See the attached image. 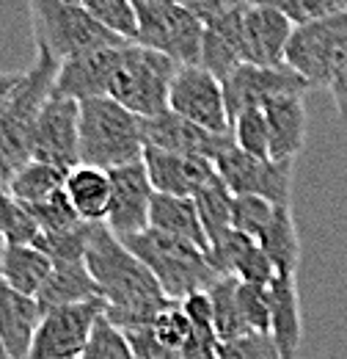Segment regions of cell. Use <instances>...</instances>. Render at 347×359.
I'll use <instances>...</instances> for the list:
<instances>
[{
	"label": "cell",
	"instance_id": "6da1fadb",
	"mask_svg": "<svg viewBox=\"0 0 347 359\" xmlns=\"http://www.w3.org/2000/svg\"><path fill=\"white\" fill-rule=\"evenodd\" d=\"M86 269L97 282L99 299L108 304L105 320L119 332L152 326L171 304L149 269L105 224H91L88 229Z\"/></svg>",
	"mask_w": 347,
	"mask_h": 359
},
{
	"label": "cell",
	"instance_id": "7a4b0ae2",
	"mask_svg": "<svg viewBox=\"0 0 347 359\" xmlns=\"http://www.w3.org/2000/svg\"><path fill=\"white\" fill-rule=\"evenodd\" d=\"M61 64L36 50V61L22 72L20 86L14 89L6 111L0 114V180L8 182L28 161H31V130L42 114L44 102L55 91Z\"/></svg>",
	"mask_w": 347,
	"mask_h": 359
},
{
	"label": "cell",
	"instance_id": "3957f363",
	"mask_svg": "<svg viewBox=\"0 0 347 359\" xmlns=\"http://www.w3.org/2000/svg\"><path fill=\"white\" fill-rule=\"evenodd\" d=\"M143 119L111 97L80 102V163L102 172L138 163L143 158Z\"/></svg>",
	"mask_w": 347,
	"mask_h": 359
},
{
	"label": "cell",
	"instance_id": "277c9868",
	"mask_svg": "<svg viewBox=\"0 0 347 359\" xmlns=\"http://www.w3.org/2000/svg\"><path fill=\"white\" fill-rule=\"evenodd\" d=\"M125 246L149 269L169 302H185L193 293H204L220 279L204 249L169 238L157 229L125 238Z\"/></svg>",
	"mask_w": 347,
	"mask_h": 359
},
{
	"label": "cell",
	"instance_id": "5b68a950",
	"mask_svg": "<svg viewBox=\"0 0 347 359\" xmlns=\"http://www.w3.org/2000/svg\"><path fill=\"white\" fill-rule=\"evenodd\" d=\"M36 50L50 53L58 64L97 47H122L127 42L108 34L88 8L72 0H34L28 6Z\"/></svg>",
	"mask_w": 347,
	"mask_h": 359
},
{
	"label": "cell",
	"instance_id": "8992f818",
	"mask_svg": "<svg viewBox=\"0 0 347 359\" xmlns=\"http://www.w3.org/2000/svg\"><path fill=\"white\" fill-rule=\"evenodd\" d=\"M176 69L179 64H174L169 55L141 45H127L122 50L108 97L143 122L157 119L169 111V91Z\"/></svg>",
	"mask_w": 347,
	"mask_h": 359
},
{
	"label": "cell",
	"instance_id": "52a82bcc",
	"mask_svg": "<svg viewBox=\"0 0 347 359\" xmlns=\"http://www.w3.org/2000/svg\"><path fill=\"white\" fill-rule=\"evenodd\" d=\"M138 39L135 45L169 55L179 67H199L204 25L174 0H135Z\"/></svg>",
	"mask_w": 347,
	"mask_h": 359
},
{
	"label": "cell",
	"instance_id": "ba28073f",
	"mask_svg": "<svg viewBox=\"0 0 347 359\" xmlns=\"http://www.w3.org/2000/svg\"><path fill=\"white\" fill-rule=\"evenodd\" d=\"M347 64V8L292 31L287 45V67L298 72L306 83L331 86L337 72Z\"/></svg>",
	"mask_w": 347,
	"mask_h": 359
},
{
	"label": "cell",
	"instance_id": "9c48e42d",
	"mask_svg": "<svg viewBox=\"0 0 347 359\" xmlns=\"http://www.w3.org/2000/svg\"><path fill=\"white\" fill-rule=\"evenodd\" d=\"M31 161L61 172L80 166V102L52 91L31 130Z\"/></svg>",
	"mask_w": 347,
	"mask_h": 359
},
{
	"label": "cell",
	"instance_id": "30bf717a",
	"mask_svg": "<svg viewBox=\"0 0 347 359\" xmlns=\"http://www.w3.org/2000/svg\"><path fill=\"white\" fill-rule=\"evenodd\" d=\"M292 166L260 161L237 147H229L215 161L218 177L234 196H260L276 208H292Z\"/></svg>",
	"mask_w": 347,
	"mask_h": 359
},
{
	"label": "cell",
	"instance_id": "8fae6325",
	"mask_svg": "<svg viewBox=\"0 0 347 359\" xmlns=\"http://www.w3.org/2000/svg\"><path fill=\"white\" fill-rule=\"evenodd\" d=\"M105 310L108 304L102 299H91L83 304L44 313L28 359H83L91 332Z\"/></svg>",
	"mask_w": 347,
	"mask_h": 359
},
{
	"label": "cell",
	"instance_id": "7c38bea8",
	"mask_svg": "<svg viewBox=\"0 0 347 359\" xmlns=\"http://www.w3.org/2000/svg\"><path fill=\"white\" fill-rule=\"evenodd\" d=\"M229 122H234L246 111H260L264 105L281 100V97H304L311 89L298 72L284 67H257V64H240L223 83Z\"/></svg>",
	"mask_w": 347,
	"mask_h": 359
},
{
	"label": "cell",
	"instance_id": "4fadbf2b",
	"mask_svg": "<svg viewBox=\"0 0 347 359\" xmlns=\"http://www.w3.org/2000/svg\"><path fill=\"white\" fill-rule=\"evenodd\" d=\"M169 111L210 133H232L223 86L201 67L176 69L169 91Z\"/></svg>",
	"mask_w": 347,
	"mask_h": 359
},
{
	"label": "cell",
	"instance_id": "5bb4252c",
	"mask_svg": "<svg viewBox=\"0 0 347 359\" xmlns=\"http://www.w3.org/2000/svg\"><path fill=\"white\" fill-rule=\"evenodd\" d=\"M108 177H111V210H108L105 226L119 241L146 232L155 188L149 182L143 158L138 163L108 172Z\"/></svg>",
	"mask_w": 347,
	"mask_h": 359
},
{
	"label": "cell",
	"instance_id": "9a60e30c",
	"mask_svg": "<svg viewBox=\"0 0 347 359\" xmlns=\"http://www.w3.org/2000/svg\"><path fill=\"white\" fill-rule=\"evenodd\" d=\"M143 141L152 149L185 155V158H204L210 163H215L229 147H234L232 133H210L171 111L143 122Z\"/></svg>",
	"mask_w": 347,
	"mask_h": 359
},
{
	"label": "cell",
	"instance_id": "2e32d148",
	"mask_svg": "<svg viewBox=\"0 0 347 359\" xmlns=\"http://www.w3.org/2000/svg\"><path fill=\"white\" fill-rule=\"evenodd\" d=\"M122 47H97L80 55H72L61 61L58 78H55V94L75 100V102H88L108 97L113 72L122 61Z\"/></svg>",
	"mask_w": 347,
	"mask_h": 359
},
{
	"label": "cell",
	"instance_id": "e0dca14e",
	"mask_svg": "<svg viewBox=\"0 0 347 359\" xmlns=\"http://www.w3.org/2000/svg\"><path fill=\"white\" fill-rule=\"evenodd\" d=\"M292 31H295L292 22L273 3H248L243 14L246 64L284 67Z\"/></svg>",
	"mask_w": 347,
	"mask_h": 359
},
{
	"label": "cell",
	"instance_id": "ac0fdd59",
	"mask_svg": "<svg viewBox=\"0 0 347 359\" xmlns=\"http://www.w3.org/2000/svg\"><path fill=\"white\" fill-rule=\"evenodd\" d=\"M207 257L213 263V269L220 276H232L243 285H257V287H270L273 279L278 276L270 257L262 252L257 241L246 238L237 229H229L226 235H220L215 241H210Z\"/></svg>",
	"mask_w": 347,
	"mask_h": 359
},
{
	"label": "cell",
	"instance_id": "d6986e66",
	"mask_svg": "<svg viewBox=\"0 0 347 359\" xmlns=\"http://www.w3.org/2000/svg\"><path fill=\"white\" fill-rule=\"evenodd\" d=\"M143 166H146L155 194L182 196V199H193L218 175L215 163L204 158L171 155V152H160L152 147L143 149Z\"/></svg>",
	"mask_w": 347,
	"mask_h": 359
},
{
	"label": "cell",
	"instance_id": "ffe728a7",
	"mask_svg": "<svg viewBox=\"0 0 347 359\" xmlns=\"http://www.w3.org/2000/svg\"><path fill=\"white\" fill-rule=\"evenodd\" d=\"M248 3H234L226 14H220L215 22L204 28L201 42V61L199 67L207 69L220 83L246 64V42H243V14Z\"/></svg>",
	"mask_w": 347,
	"mask_h": 359
},
{
	"label": "cell",
	"instance_id": "44dd1931",
	"mask_svg": "<svg viewBox=\"0 0 347 359\" xmlns=\"http://www.w3.org/2000/svg\"><path fill=\"white\" fill-rule=\"evenodd\" d=\"M270 299V337L281 359H298L304 323H301V296L295 276H276L267 287Z\"/></svg>",
	"mask_w": 347,
	"mask_h": 359
},
{
	"label": "cell",
	"instance_id": "7402d4cb",
	"mask_svg": "<svg viewBox=\"0 0 347 359\" xmlns=\"http://www.w3.org/2000/svg\"><path fill=\"white\" fill-rule=\"evenodd\" d=\"M270 133V161L295 163L306 144L304 97H281L262 108Z\"/></svg>",
	"mask_w": 347,
	"mask_h": 359
},
{
	"label": "cell",
	"instance_id": "603a6c76",
	"mask_svg": "<svg viewBox=\"0 0 347 359\" xmlns=\"http://www.w3.org/2000/svg\"><path fill=\"white\" fill-rule=\"evenodd\" d=\"M42 307L36 299L20 296L0 282V343L14 359H28L34 334L42 323Z\"/></svg>",
	"mask_w": 347,
	"mask_h": 359
},
{
	"label": "cell",
	"instance_id": "cb8c5ba5",
	"mask_svg": "<svg viewBox=\"0 0 347 359\" xmlns=\"http://www.w3.org/2000/svg\"><path fill=\"white\" fill-rule=\"evenodd\" d=\"M91 299H99V290H97V282L88 273L86 263L52 260V271H50L44 287L36 296V304L42 307V313H50V310L83 304Z\"/></svg>",
	"mask_w": 347,
	"mask_h": 359
},
{
	"label": "cell",
	"instance_id": "d4e9b609",
	"mask_svg": "<svg viewBox=\"0 0 347 359\" xmlns=\"http://www.w3.org/2000/svg\"><path fill=\"white\" fill-rule=\"evenodd\" d=\"M149 229H157V232H163V235H169V238L193 243V246H199V249H204V252L210 249L193 199L155 194L152 210H149Z\"/></svg>",
	"mask_w": 347,
	"mask_h": 359
},
{
	"label": "cell",
	"instance_id": "484cf974",
	"mask_svg": "<svg viewBox=\"0 0 347 359\" xmlns=\"http://www.w3.org/2000/svg\"><path fill=\"white\" fill-rule=\"evenodd\" d=\"M66 196L86 224H105L111 210V177L94 166H75L66 175Z\"/></svg>",
	"mask_w": 347,
	"mask_h": 359
},
{
	"label": "cell",
	"instance_id": "4316f807",
	"mask_svg": "<svg viewBox=\"0 0 347 359\" xmlns=\"http://www.w3.org/2000/svg\"><path fill=\"white\" fill-rule=\"evenodd\" d=\"M52 271V260L39 252L36 246H20V243H8L6 246V257H3V271H0V282L6 287H11L20 296L36 299L39 290L44 287L47 276Z\"/></svg>",
	"mask_w": 347,
	"mask_h": 359
},
{
	"label": "cell",
	"instance_id": "83f0119b",
	"mask_svg": "<svg viewBox=\"0 0 347 359\" xmlns=\"http://www.w3.org/2000/svg\"><path fill=\"white\" fill-rule=\"evenodd\" d=\"M257 243L270 257L278 276H295L298 263H301V238H298L292 208H276L270 224L264 226V232L257 238Z\"/></svg>",
	"mask_w": 347,
	"mask_h": 359
},
{
	"label": "cell",
	"instance_id": "f1b7e54d",
	"mask_svg": "<svg viewBox=\"0 0 347 359\" xmlns=\"http://www.w3.org/2000/svg\"><path fill=\"white\" fill-rule=\"evenodd\" d=\"M66 175L55 166H47L39 161H28L14 177L6 182L8 194L22 205V208H34L44 199H50L52 194L66 188Z\"/></svg>",
	"mask_w": 347,
	"mask_h": 359
},
{
	"label": "cell",
	"instance_id": "f546056e",
	"mask_svg": "<svg viewBox=\"0 0 347 359\" xmlns=\"http://www.w3.org/2000/svg\"><path fill=\"white\" fill-rule=\"evenodd\" d=\"M237 287H240L237 279L220 276L215 285L207 290L210 302H213V326H215L218 343H229V340H237L243 334H251L246 329V323H243V315H240Z\"/></svg>",
	"mask_w": 347,
	"mask_h": 359
},
{
	"label": "cell",
	"instance_id": "4dcf8cb0",
	"mask_svg": "<svg viewBox=\"0 0 347 359\" xmlns=\"http://www.w3.org/2000/svg\"><path fill=\"white\" fill-rule=\"evenodd\" d=\"M193 202H196L199 219H201V226H204L207 243L232 229V202H234V194L223 185V180L218 177V175L193 196Z\"/></svg>",
	"mask_w": 347,
	"mask_h": 359
},
{
	"label": "cell",
	"instance_id": "1f68e13d",
	"mask_svg": "<svg viewBox=\"0 0 347 359\" xmlns=\"http://www.w3.org/2000/svg\"><path fill=\"white\" fill-rule=\"evenodd\" d=\"M88 14L116 39L135 45L138 39V14H135V3L130 0H83Z\"/></svg>",
	"mask_w": 347,
	"mask_h": 359
},
{
	"label": "cell",
	"instance_id": "d6a6232c",
	"mask_svg": "<svg viewBox=\"0 0 347 359\" xmlns=\"http://www.w3.org/2000/svg\"><path fill=\"white\" fill-rule=\"evenodd\" d=\"M0 235L6 243H20V246H34L42 229L31 219V213L8 194L6 182L0 180Z\"/></svg>",
	"mask_w": 347,
	"mask_h": 359
},
{
	"label": "cell",
	"instance_id": "836d02e7",
	"mask_svg": "<svg viewBox=\"0 0 347 359\" xmlns=\"http://www.w3.org/2000/svg\"><path fill=\"white\" fill-rule=\"evenodd\" d=\"M31 213V219L36 222V226L42 232H69V229H78L86 222L78 216V210L72 208L69 196H66V188L52 194L50 199H44L34 208H25Z\"/></svg>",
	"mask_w": 347,
	"mask_h": 359
},
{
	"label": "cell",
	"instance_id": "e575fe53",
	"mask_svg": "<svg viewBox=\"0 0 347 359\" xmlns=\"http://www.w3.org/2000/svg\"><path fill=\"white\" fill-rule=\"evenodd\" d=\"M232 138L234 147L246 155H254L260 161H270V133L264 111H246L232 122Z\"/></svg>",
	"mask_w": 347,
	"mask_h": 359
},
{
	"label": "cell",
	"instance_id": "d590c367",
	"mask_svg": "<svg viewBox=\"0 0 347 359\" xmlns=\"http://www.w3.org/2000/svg\"><path fill=\"white\" fill-rule=\"evenodd\" d=\"M88 229L91 224H83L69 232H42L36 238V249L44 252L50 260H64V263H86Z\"/></svg>",
	"mask_w": 347,
	"mask_h": 359
},
{
	"label": "cell",
	"instance_id": "8d00e7d4",
	"mask_svg": "<svg viewBox=\"0 0 347 359\" xmlns=\"http://www.w3.org/2000/svg\"><path fill=\"white\" fill-rule=\"evenodd\" d=\"M152 329H155V337L160 340V346L169 354H182L185 346L193 340V326H190L187 315L182 313V304H176V302H171L163 313L155 318Z\"/></svg>",
	"mask_w": 347,
	"mask_h": 359
},
{
	"label": "cell",
	"instance_id": "74e56055",
	"mask_svg": "<svg viewBox=\"0 0 347 359\" xmlns=\"http://www.w3.org/2000/svg\"><path fill=\"white\" fill-rule=\"evenodd\" d=\"M273 213H276V205L264 202L260 196H234V202H232V229L257 241L264 232V226L270 224Z\"/></svg>",
	"mask_w": 347,
	"mask_h": 359
},
{
	"label": "cell",
	"instance_id": "f35d334b",
	"mask_svg": "<svg viewBox=\"0 0 347 359\" xmlns=\"http://www.w3.org/2000/svg\"><path fill=\"white\" fill-rule=\"evenodd\" d=\"M270 3L292 22V28L328 20L347 8V0H270Z\"/></svg>",
	"mask_w": 347,
	"mask_h": 359
},
{
	"label": "cell",
	"instance_id": "ab89813d",
	"mask_svg": "<svg viewBox=\"0 0 347 359\" xmlns=\"http://www.w3.org/2000/svg\"><path fill=\"white\" fill-rule=\"evenodd\" d=\"M83 359H135L125 340V334L105 320V315L97 320L94 332H91V340L86 346V354Z\"/></svg>",
	"mask_w": 347,
	"mask_h": 359
},
{
	"label": "cell",
	"instance_id": "60d3db41",
	"mask_svg": "<svg viewBox=\"0 0 347 359\" xmlns=\"http://www.w3.org/2000/svg\"><path fill=\"white\" fill-rule=\"evenodd\" d=\"M237 302H240V315L248 332L257 334H270V299H267V287L257 285H243L237 287Z\"/></svg>",
	"mask_w": 347,
	"mask_h": 359
},
{
	"label": "cell",
	"instance_id": "b9f144b4",
	"mask_svg": "<svg viewBox=\"0 0 347 359\" xmlns=\"http://www.w3.org/2000/svg\"><path fill=\"white\" fill-rule=\"evenodd\" d=\"M218 357L220 359H281L278 348L270 334H243L229 343H218Z\"/></svg>",
	"mask_w": 347,
	"mask_h": 359
},
{
	"label": "cell",
	"instance_id": "7bdbcfd3",
	"mask_svg": "<svg viewBox=\"0 0 347 359\" xmlns=\"http://www.w3.org/2000/svg\"><path fill=\"white\" fill-rule=\"evenodd\" d=\"M182 304V313L187 315L190 326H193V334L196 337H210V340H218L215 326H213V302H210V293H193L187 296Z\"/></svg>",
	"mask_w": 347,
	"mask_h": 359
},
{
	"label": "cell",
	"instance_id": "ee69618b",
	"mask_svg": "<svg viewBox=\"0 0 347 359\" xmlns=\"http://www.w3.org/2000/svg\"><path fill=\"white\" fill-rule=\"evenodd\" d=\"M127 346H130L132 357L135 359H163L169 351L160 346V340L155 337V329L152 326H138V329H127L122 332Z\"/></svg>",
	"mask_w": 347,
	"mask_h": 359
},
{
	"label": "cell",
	"instance_id": "f6af8a7d",
	"mask_svg": "<svg viewBox=\"0 0 347 359\" xmlns=\"http://www.w3.org/2000/svg\"><path fill=\"white\" fill-rule=\"evenodd\" d=\"M234 6V0H187L185 8L207 28L210 22H215L220 14H226L229 8Z\"/></svg>",
	"mask_w": 347,
	"mask_h": 359
},
{
	"label": "cell",
	"instance_id": "bcb514c9",
	"mask_svg": "<svg viewBox=\"0 0 347 359\" xmlns=\"http://www.w3.org/2000/svg\"><path fill=\"white\" fill-rule=\"evenodd\" d=\"M179 359H220L218 357V340L210 337H196L185 346V351L179 354Z\"/></svg>",
	"mask_w": 347,
	"mask_h": 359
},
{
	"label": "cell",
	"instance_id": "7dc6e473",
	"mask_svg": "<svg viewBox=\"0 0 347 359\" xmlns=\"http://www.w3.org/2000/svg\"><path fill=\"white\" fill-rule=\"evenodd\" d=\"M331 97H334V105H337V111H339V119L347 122V64L337 72V78L331 81Z\"/></svg>",
	"mask_w": 347,
	"mask_h": 359
},
{
	"label": "cell",
	"instance_id": "c3c4849f",
	"mask_svg": "<svg viewBox=\"0 0 347 359\" xmlns=\"http://www.w3.org/2000/svg\"><path fill=\"white\" fill-rule=\"evenodd\" d=\"M20 81H22V72H0V114L6 111V105H8L14 89L20 86Z\"/></svg>",
	"mask_w": 347,
	"mask_h": 359
},
{
	"label": "cell",
	"instance_id": "681fc988",
	"mask_svg": "<svg viewBox=\"0 0 347 359\" xmlns=\"http://www.w3.org/2000/svg\"><path fill=\"white\" fill-rule=\"evenodd\" d=\"M6 246H8V243H6V238L0 235V271H3V257H6Z\"/></svg>",
	"mask_w": 347,
	"mask_h": 359
},
{
	"label": "cell",
	"instance_id": "f907efd6",
	"mask_svg": "<svg viewBox=\"0 0 347 359\" xmlns=\"http://www.w3.org/2000/svg\"><path fill=\"white\" fill-rule=\"evenodd\" d=\"M0 359H14V357H11V354H8V348H6L3 343H0Z\"/></svg>",
	"mask_w": 347,
	"mask_h": 359
},
{
	"label": "cell",
	"instance_id": "816d5d0a",
	"mask_svg": "<svg viewBox=\"0 0 347 359\" xmlns=\"http://www.w3.org/2000/svg\"><path fill=\"white\" fill-rule=\"evenodd\" d=\"M163 359H179V354H166Z\"/></svg>",
	"mask_w": 347,
	"mask_h": 359
}]
</instances>
